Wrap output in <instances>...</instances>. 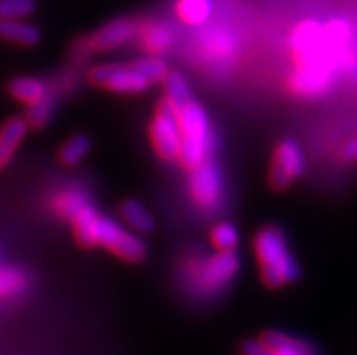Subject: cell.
<instances>
[{"instance_id": "1", "label": "cell", "mask_w": 357, "mask_h": 355, "mask_svg": "<svg viewBox=\"0 0 357 355\" xmlns=\"http://www.w3.org/2000/svg\"><path fill=\"white\" fill-rule=\"evenodd\" d=\"M75 236L84 247H105L126 261H142L145 245L138 236L127 232L122 225L102 216L91 202L71 220Z\"/></svg>"}, {"instance_id": "2", "label": "cell", "mask_w": 357, "mask_h": 355, "mask_svg": "<svg viewBox=\"0 0 357 355\" xmlns=\"http://www.w3.org/2000/svg\"><path fill=\"white\" fill-rule=\"evenodd\" d=\"M178 121L181 130L180 158L187 169L199 165L211 160L214 149V133L208 114L198 102L190 100L185 105L178 109Z\"/></svg>"}, {"instance_id": "3", "label": "cell", "mask_w": 357, "mask_h": 355, "mask_svg": "<svg viewBox=\"0 0 357 355\" xmlns=\"http://www.w3.org/2000/svg\"><path fill=\"white\" fill-rule=\"evenodd\" d=\"M254 248L261 266V278L272 288L294 283L299 278V266L290 256L285 234L278 227L259 230L254 239Z\"/></svg>"}, {"instance_id": "4", "label": "cell", "mask_w": 357, "mask_h": 355, "mask_svg": "<svg viewBox=\"0 0 357 355\" xmlns=\"http://www.w3.org/2000/svg\"><path fill=\"white\" fill-rule=\"evenodd\" d=\"M151 142L162 160L165 162H176L180 158L181 147V130L178 121V109L163 100L158 105V111L151 121Z\"/></svg>"}, {"instance_id": "5", "label": "cell", "mask_w": 357, "mask_h": 355, "mask_svg": "<svg viewBox=\"0 0 357 355\" xmlns=\"http://www.w3.org/2000/svg\"><path fill=\"white\" fill-rule=\"evenodd\" d=\"M240 270V259L234 252H216L205 257L195 269V283L199 290L216 294L231 283Z\"/></svg>"}, {"instance_id": "6", "label": "cell", "mask_w": 357, "mask_h": 355, "mask_svg": "<svg viewBox=\"0 0 357 355\" xmlns=\"http://www.w3.org/2000/svg\"><path fill=\"white\" fill-rule=\"evenodd\" d=\"M91 82L98 87L120 93V95H140L149 84L138 75L132 66L123 63H102L91 69Z\"/></svg>"}, {"instance_id": "7", "label": "cell", "mask_w": 357, "mask_h": 355, "mask_svg": "<svg viewBox=\"0 0 357 355\" xmlns=\"http://www.w3.org/2000/svg\"><path fill=\"white\" fill-rule=\"evenodd\" d=\"M190 196L205 211H214L220 205L223 194L222 172L213 160L189 169Z\"/></svg>"}, {"instance_id": "8", "label": "cell", "mask_w": 357, "mask_h": 355, "mask_svg": "<svg viewBox=\"0 0 357 355\" xmlns=\"http://www.w3.org/2000/svg\"><path fill=\"white\" fill-rule=\"evenodd\" d=\"M305 154L301 145L292 138L283 139L276 147L271 169V183L274 189H287L296 178L305 172Z\"/></svg>"}, {"instance_id": "9", "label": "cell", "mask_w": 357, "mask_h": 355, "mask_svg": "<svg viewBox=\"0 0 357 355\" xmlns=\"http://www.w3.org/2000/svg\"><path fill=\"white\" fill-rule=\"evenodd\" d=\"M290 89L303 98H319L334 86V73L323 68L298 66L290 77Z\"/></svg>"}, {"instance_id": "10", "label": "cell", "mask_w": 357, "mask_h": 355, "mask_svg": "<svg viewBox=\"0 0 357 355\" xmlns=\"http://www.w3.org/2000/svg\"><path fill=\"white\" fill-rule=\"evenodd\" d=\"M138 35V24L131 18H116L100 27L93 35L89 45L95 51H113L120 50L129 42H132Z\"/></svg>"}, {"instance_id": "11", "label": "cell", "mask_w": 357, "mask_h": 355, "mask_svg": "<svg viewBox=\"0 0 357 355\" xmlns=\"http://www.w3.org/2000/svg\"><path fill=\"white\" fill-rule=\"evenodd\" d=\"M136 38L140 40L144 47L151 56H160L162 53H167L174 42V31L172 27L165 22H151L138 24V35Z\"/></svg>"}, {"instance_id": "12", "label": "cell", "mask_w": 357, "mask_h": 355, "mask_svg": "<svg viewBox=\"0 0 357 355\" xmlns=\"http://www.w3.org/2000/svg\"><path fill=\"white\" fill-rule=\"evenodd\" d=\"M27 123L24 118H11L0 129V169H4L17 153L18 145L22 144L27 135Z\"/></svg>"}, {"instance_id": "13", "label": "cell", "mask_w": 357, "mask_h": 355, "mask_svg": "<svg viewBox=\"0 0 357 355\" xmlns=\"http://www.w3.org/2000/svg\"><path fill=\"white\" fill-rule=\"evenodd\" d=\"M0 38L18 45H35L40 40V29L22 18L0 20Z\"/></svg>"}, {"instance_id": "14", "label": "cell", "mask_w": 357, "mask_h": 355, "mask_svg": "<svg viewBox=\"0 0 357 355\" xmlns=\"http://www.w3.org/2000/svg\"><path fill=\"white\" fill-rule=\"evenodd\" d=\"M178 17L190 26H202L214 11L213 0H178Z\"/></svg>"}, {"instance_id": "15", "label": "cell", "mask_w": 357, "mask_h": 355, "mask_svg": "<svg viewBox=\"0 0 357 355\" xmlns=\"http://www.w3.org/2000/svg\"><path fill=\"white\" fill-rule=\"evenodd\" d=\"M87 203H89V198L86 192L78 189H66L53 198V209L56 214L71 221Z\"/></svg>"}, {"instance_id": "16", "label": "cell", "mask_w": 357, "mask_h": 355, "mask_svg": "<svg viewBox=\"0 0 357 355\" xmlns=\"http://www.w3.org/2000/svg\"><path fill=\"white\" fill-rule=\"evenodd\" d=\"M263 341L271 347L272 355H314L312 348L299 339L289 338L281 332L265 333Z\"/></svg>"}, {"instance_id": "17", "label": "cell", "mask_w": 357, "mask_h": 355, "mask_svg": "<svg viewBox=\"0 0 357 355\" xmlns=\"http://www.w3.org/2000/svg\"><path fill=\"white\" fill-rule=\"evenodd\" d=\"M9 93H11L13 98L29 105L36 100L44 98L50 91H47L44 82L38 80V78H15L9 84Z\"/></svg>"}, {"instance_id": "18", "label": "cell", "mask_w": 357, "mask_h": 355, "mask_svg": "<svg viewBox=\"0 0 357 355\" xmlns=\"http://www.w3.org/2000/svg\"><path fill=\"white\" fill-rule=\"evenodd\" d=\"M29 285V278L18 266H0V297L22 294Z\"/></svg>"}, {"instance_id": "19", "label": "cell", "mask_w": 357, "mask_h": 355, "mask_svg": "<svg viewBox=\"0 0 357 355\" xmlns=\"http://www.w3.org/2000/svg\"><path fill=\"white\" fill-rule=\"evenodd\" d=\"M163 86H165V100L176 109L192 100L189 84L181 73H167V77L163 78Z\"/></svg>"}, {"instance_id": "20", "label": "cell", "mask_w": 357, "mask_h": 355, "mask_svg": "<svg viewBox=\"0 0 357 355\" xmlns=\"http://www.w3.org/2000/svg\"><path fill=\"white\" fill-rule=\"evenodd\" d=\"M122 218L136 230V232H151L154 227L153 216L149 211L136 199H127L122 205Z\"/></svg>"}, {"instance_id": "21", "label": "cell", "mask_w": 357, "mask_h": 355, "mask_svg": "<svg viewBox=\"0 0 357 355\" xmlns=\"http://www.w3.org/2000/svg\"><path fill=\"white\" fill-rule=\"evenodd\" d=\"M53 113H54V98L47 93L44 98L36 100V102L29 104L24 120H26L27 127H35V129H38V127H44L45 123L51 120Z\"/></svg>"}, {"instance_id": "22", "label": "cell", "mask_w": 357, "mask_h": 355, "mask_svg": "<svg viewBox=\"0 0 357 355\" xmlns=\"http://www.w3.org/2000/svg\"><path fill=\"white\" fill-rule=\"evenodd\" d=\"M132 68L138 71V75H140L149 86L151 84H160V82H163V78L167 77L169 73L167 63L163 62L160 56H147V59L136 60V62L132 63Z\"/></svg>"}, {"instance_id": "23", "label": "cell", "mask_w": 357, "mask_h": 355, "mask_svg": "<svg viewBox=\"0 0 357 355\" xmlns=\"http://www.w3.org/2000/svg\"><path fill=\"white\" fill-rule=\"evenodd\" d=\"M91 149V142L86 136H73L71 139H68L63 147L60 149V160H62L66 165H78V163L87 156Z\"/></svg>"}, {"instance_id": "24", "label": "cell", "mask_w": 357, "mask_h": 355, "mask_svg": "<svg viewBox=\"0 0 357 355\" xmlns=\"http://www.w3.org/2000/svg\"><path fill=\"white\" fill-rule=\"evenodd\" d=\"M211 238L218 252H234L240 243V232L232 223H218Z\"/></svg>"}, {"instance_id": "25", "label": "cell", "mask_w": 357, "mask_h": 355, "mask_svg": "<svg viewBox=\"0 0 357 355\" xmlns=\"http://www.w3.org/2000/svg\"><path fill=\"white\" fill-rule=\"evenodd\" d=\"M35 11V0H0V20L24 18Z\"/></svg>"}, {"instance_id": "26", "label": "cell", "mask_w": 357, "mask_h": 355, "mask_svg": "<svg viewBox=\"0 0 357 355\" xmlns=\"http://www.w3.org/2000/svg\"><path fill=\"white\" fill-rule=\"evenodd\" d=\"M241 354L243 355H272V350L267 342L261 339V341L243 342V347H241Z\"/></svg>"}, {"instance_id": "27", "label": "cell", "mask_w": 357, "mask_h": 355, "mask_svg": "<svg viewBox=\"0 0 357 355\" xmlns=\"http://www.w3.org/2000/svg\"><path fill=\"white\" fill-rule=\"evenodd\" d=\"M341 158L344 162H356L357 160V135L350 138L347 144L341 149Z\"/></svg>"}]
</instances>
